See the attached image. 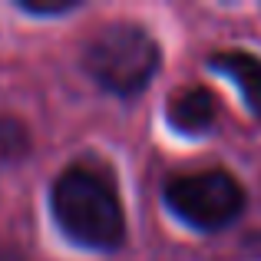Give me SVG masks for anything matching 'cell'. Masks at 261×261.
Listing matches in <instances>:
<instances>
[{
	"mask_svg": "<svg viewBox=\"0 0 261 261\" xmlns=\"http://www.w3.org/2000/svg\"><path fill=\"white\" fill-rule=\"evenodd\" d=\"M50 212L57 228L80 248L116 251L126 242V208L102 166H66L50 185Z\"/></svg>",
	"mask_w": 261,
	"mask_h": 261,
	"instance_id": "cell-1",
	"label": "cell"
},
{
	"mask_svg": "<svg viewBox=\"0 0 261 261\" xmlns=\"http://www.w3.org/2000/svg\"><path fill=\"white\" fill-rule=\"evenodd\" d=\"M80 66L99 89L122 99L146 93L162 66V46L142 23H102L83 43Z\"/></svg>",
	"mask_w": 261,
	"mask_h": 261,
	"instance_id": "cell-2",
	"label": "cell"
},
{
	"mask_svg": "<svg viewBox=\"0 0 261 261\" xmlns=\"http://www.w3.org/2000/svg\"><path fill=\"white\" fill-rule=\"evenodd\" d=\"M162 202L182 225L202 235L225 231L245 215L248 192L228 169H198L178 172L162 185Z\"/></svg>",
	"mask_w": 261,
	"mask_h": 261,
	"instance_id": "cell-3",
	"label": "cell"
},
{
	"mask_svg": "<svg viewBox=\"0 0 261 261\" xmlns=\"http://www.w3.org/2000/svg\"><path fill=\"white\" fill-rule=\"evenodd\" d=\"M218 96L208 86H185L175 89L166 102V122L178 136H208L218 126Z\"/></svg>",
	"mask_w": 261,
	"mask_h": 261,
	"instance_id": "cell-4",
	"label": "cell"
},
{
	"mask_svg": "<svg viewBox=\"0 0 261 261\" xmlns=\"http://www.w3.org/2000/svg\"><path fill=\"white\" fill-rule=\"evenodd\" d=\"M212 73L231 80L235 89L242 93L245 109H248L255 119H261V57L242 46H231V50H215L205 60Z\"/></svg>",
	"mask_w": 261,
	"mask_h": 261,
	"instance_id": "cell-5",
	"label": "cell"
},
{
	"mask_svg": "<svg viewBox=\"0 0 261 261\" xmlns=\"http://www.w3.org/2000/svg\"><path fill=\"white\" fill-rule=\"evenodd\" d=\"M33 149L30 129L10 113H0V162L13 166V162H23L27 152Z\"/></svg>",
	"mask_w": 261,
	"mask_h": 261,
	"instance_id": "cell-6",
	"label": "cell"
},
{
	"mask_svg": "<svg viewBox=\"0 0 261 261\" xmlns=\"http://www.w3.org/2000/svg\"><path fill=\"white\" fill-rule=\"evenodd\" d=\"M80 7V0H57V4H40V0H20V10L33 17H63Z\"/></svg>",
	"mask_w": 261,
	"mask_h": 261,
	"instance_id": "cell-7",
	"label": "cell"
}]
</instances>
